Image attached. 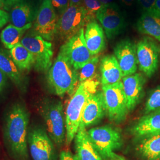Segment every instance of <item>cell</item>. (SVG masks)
I'll list each match as a JSON object with an SVG mask.
<instances>
[{
  "label": "cell",
  "instance_id": "cell-1",
  "mask_svg": "<svg viewBox=\"0 0 160 160\" xmlns=\"http://www.w3.org/2000/svg\"><path fill=\"white\" fill-rule=\"evenodd\" d=\"M28 123L27 110L20 104L14 105L7 116L5 136L9 148L17 160H29Z\"/></svg>",
  "mask_w": 160,
  "mask_h": 160
},
{
  "label": "cell",
  "instance_id": "cell-2",
  "mask_svg": "<svg viewBox=\"0 0 160 160\" xmlns=\"http://www.w3.org/2000/svg\"><path fill=\"white\" fill-rule=\"evenodd\" d=\"M99 84L97 76L80 82L71 97L65 116L67 145H69L74 139L80 127L83 109L89 98L98 91Z\"/></svg>",
  "mask_w": 160,
  "mask_h": 160
},
{
  "label": "cell",
  "instance_id": "cell-3",
  "mask_svg": "<svg viewBox=\"0 0 160 160\" xmlns=\"http://www.w3.org/2000/svg\"><path fill=\"white\" fill-rule=\"evenodd\" d=\"M79 72L69 62L62 49L60 51L48 73V82L52 91L59 97L74 92L78 82Z\"/></svg>",
  "mask_w": 160,
  "mask_h": 160
},
{
  "label": "cell",
  "instance_id": "cell-4",
  "mask_svg": "<svg viewBox=\"0 0 160 160\" xmlns=\"http://www.w3.org/2000/svg\"><path fill=\"white\" fill-rule=\"evenodd\" d=\"M92 143L103 160H109L114 151L123 145L122 134L119 129L106 125L94 128L88 131Z\"/></svg>",
  "mask_w": 160,
  "mask_h": 160
},
{
  "label": "cell",
  "instance_id": "cell-5",
  "mask_svg": "<svg viewBox=\"0 0 160 160\" xmlns=\"http://www.w3.org/2000/svg\"><path fill=\"white\" fill-rule=\"evenodd\" d=\"M102 91L109 119L118 123L123 122L129 110L122 82L102 86Z\"/></svg>",
  "mask_w": 160,
  "mask_h": 160
},
{
  "label": "cell",
  "instance_id": "cell-6",
  "mask_svg": "<svg viewBox=\"0 0 160 160\" xmlns=\"http://www.w3.org/2000/svg\"><path fill=\"white\" fill-rule=\"evenodd\" d=\"M20 43L34 58V67L39 72H46L51 67L53 49L51 42L34 32L25 35Z\"/></svg>",
  "mask_w": 160,
  "mask_h": 160
},
{
  "label": "cell",
  "instance_id": "cell-7",
  "mask_svg": "<svg viewBox=\"0 0 160 160\" xmlns=\"http://www.w3.org/2000/svg\"><path fill=\"white\" fill-rule=\"evenodd\" d=\"M42 114L49 137L58 147L62 146L66 139L62 103L61 101L47 103L43 108Z\"/></svg>",
  "mask_w": 160,
  "mask_h": 160
},
{
  "label": "cell",
  "instance_id": "cell-8",
  "mask_svg": "<svg viewBox=\"0 0 160 160\" xmlns=\"http://www.w3.org/2000/svg\"><path fill=\"white\" fill-rule=\"evenodd\" d=\"M88 23L83 6H69L58 18L56 35L68 40Z\"/></svg>",
  "mask_w": 160,
  "mask_h": 160
},
{
  "label": "cell",
  "instance_id": "cell-9",
  "mask_svg": "<svg viewBox=\"0 0 160 160\" xmlns=\"http://www.w3.org/2000/svg\"><path fill=\"white\" fill-rule=\"evenodd\" d=\"M160 54V46L152 38L145 36L138 42V66L145 76L150 78L157 71Z\"/></svg>",
  "mask_w": 160,
  "mask_h": 160
},
{
  "label": "cell",
  "instance_id": "cell-10",
  "mask_svg": "<svg viewBox=\"0 0 160 160\" xmlns=\"http://www.w3.org/2000/svg\"><path fill=\"white\" fill-rule=\"evenodd\" d=\"M58 17L50 0H43L34 20V33L44 39L52 41L56 36Z\"/></svg>",
  "mask_w": 160,
  "mask_h": 160
},
{
  "label": "cell",
  "instance_id": "cell-11",
  "mask_svg": "<svg viewBox=\"0 0 160 160\" xmlns=\"http://www.w3.org/2000/svg\"><path fill=\"white\" fill-rule=\"evenodd\" d=\"M96 18L109 39L120 34L126 27L123 13L116 4L110 3L104 6L97 12Z\"/></svg>",
  "mask_w": 160,
  "mask_h": 160
},
{
  "label": "cell",
  "instance_id": "cell-12",
  "mask_svg": "<svg viewBox=\"0 0 160 160\" xmlns=\"http://www.w3.org/2000/svg\"><path fill=\"white\" fill-rule=\"evenodd\" d=\"M69 62L76 70L82 68L94 56H92L86 45L84 28L67 40L61 47Z\"/></svg>",
  "mask_w": 160,
  "mask_h": 160
},
{
  "label": "cell",
  "instance_id": "cell-13",
  "mask_svg": "<svg viewBox=\"0 0 160 160\" xmlns=\"http://www.w3.org/2000/svg\"><path fill=\"white\" fill-rule=\"evenodd\" d=\"M28 142L33 160H54V146L45 131L41 128L32 130L29 134Z\"/></svg>",
  "mask_w": 160,
  "mask_h": 160
},
{
  "label": "cell",
  "instance_id": "cell-14",
  "mask_svg": "<svg viewBox=\"0 0 160 160\" xmlns=\"http://www.w3.org/2000/svg\"><path fill=\"white\" fill-rule=\"evenodd\" d=\"M114 53L123 77L136 73L138 69L137 44L134 42L129 39L120 40L114 47Z\"/></svg>",
  "mask_w": 160,
  "mask_h": 160
},
{
  "label": "cell",
  "instance_id": "cell-15",
  "mask_svg": "<svg viewBox=\"0 0 160 160\" xmlns=\"http://www.w3.org/2000/svg\"><path fill=\"white\" fill-rule=\"evenodd\" d=\"M106 109L102 91H97L87 102L83 109L80 125L84 127L91 126L103 119Z\"/></svg>",
  "mask_w": 160,
  "mask_h": 160
},
{
  "label": "cell",
  "instance_id": "cell-16",
  "mask_svg": "<svg viewBox=\"0 0 160 160\" xmlns=\"http://www.w3.org/2000/svg\"><path fill=\"white\" fill-rule=\"evenodd\" d=\"M145 81L146 78L141 73L136 72L122 78V82L129 112L132 111L139 103Z\"/></svg>",
  "mask_w": 160,
  "mask_h": 160
},
{
  "label": "cell",
  "instance_id": "cell-17",
  "mask_svg": "<svg viewBox=\"0 0 160 160\" xmlns=\"http://www.w3.org/2000/svg\"><path fill=\"white\" fill-rule=\"evenodd\" d=\"M74 139L76 154L80 160H103L92 143L86 127L80 125Z\"/></svg>",
  "mask_w": 160,
  "mask_h": 160
},
{
  "label": "cell",
  "instance_id": "cell-18",
  "mask_svg": "<svg viewBox=\"0 0 160 160\" xmlns=\"http://www.w3.org/2000/svg\"><path fill=\"white\" fill-rule=\"evenodd\" d=\"M86 45L92 56L103 52L106 46V36L103 28L94 20L86 25L84 32Z\"/></svg>",
  "mask_w": 160,
  "mask_h": 160
},
{
  "label": "cell",
  "instance_id": "cell-19",
  "mask_svg": "<svg viewBox=\"0 0 160 160\" xmlns=\"http://www.w3.org/2000/svg\"><path fill=\"white\" fill-rule=\"evenodd\" d=\"M131 132L138 139L160 132V110L140 118L132 127Z\"/></svg>",
  "mask_w": 160,
  "mask_h": 160
},
{
  "label": "cell",
  "instance_id": "cell-20",
  "mask_svg": "<svg viewBox=\"0 0 160 160\" xmlns=\"http://www.w3.org/2000/svg\"><path fill=\"white\" fill-rule=\"evenodd\" d=\"M100 69L102 86L119 82L123 77L119 64L113 55H107L102 58Z\"/></svg>",
  "mask_w": 160,
  "mask_h": 160
},
{
  "label": "cell",
  "instance_id": "cell-21",
  "mask_svg": "<svg viewBox=\"0 0 160 160\" xmlns=\"http://www.w3.org/2000/svg\"><path fill=\"white\" fill-rule=\"evenodd\" d=\"M138 31L160 41V12H143L137 23Z\"/></svg>",
  "mask_w": 160,
  "mask_h": 160
},
{
  "label": "cell",
  "instance_id": "cell-22",
  "mask_svg": "<svg viewBox=\"0 0 160 160\" xmlns=\"http://www.w3.org/2000/svg\"><path fill=\"white\" fill-rule=\"evenodd\" d=\"M136 146L138 154L145 160L160 159V132L139 139Z\"/></svg>",
  "mask_w": 160,
  "mask_h": 160
},
{
  "label": "cell",
  "instance_id": "cell-23",
  "mask_svg": "<svg viewBox=\"0 0 160 160\" xmlns=\"http://www.w3.org/2000/svg\"><path fill=\"white\" fill-rule=\"evenodd\" d=\"M34 12L31 6L23 1L18 2L10 9L9 20L13 26L22 28L32 24Z\"/></svg>",
  "mask_w": 160,
  "mask_h": 160
},
{
  "label": "cell",
  "instance_id": "cell-24",
  "mask_svg": "<svg viewBox=\"0 0 160 160\" xmlns=\"http://www.w3.org/2000/svg\"><path fill=\"white\" fill-rule=\"evenodd\" d=\"M10 54L18 69L30 70L34 67V58L20 42L10 49Z\"/></svg>",
  "mask_w": 160,
  "mask_h": 160
},
{
  "label": "cell",
  "instance_id": "cell-25",
  "mask_svg": "<svg viewBox=\"0 0 160 160\" xmlns=\"http://www.w3.org/2000/svg\"><path fill=\"white\" fill-rule=\"evenodd\" d=\"M32 26V24H30L24 28H19L12 24L8 25L1 32L0 39L1 42L7 49L10 50L20 42L23 38V34L28 30L31 28Z\"/></svg>",
  "mask_w": 160,
  "mask_h": 160
},
{
  "label": "cell",
  "instance_id": "cell-26",
  "mask_svg": "<svg viewBox=\"0 0 160 160\" xmlns=\"http://www.w3.org/2000/svg\"><path fill=\"white\" fill-rule=\"evenodd\" d=\"M0 70L8 77L17 85L20 86L22 82V75L16 64L6 53L0 51Z\"/></svg>",
  "mask_w": 160,
  "mask_h": 160
},
{
  "label": "cell",
  "instance_id": "cell-27",
  "mask_svg": "<svg viewBox=\"0 0 160 160\" xmlns=\"http://www.w3.org/2000/svg\"><path fill=\"white\" fill-rule=\"evenodd\" d=\"M99 62V57L98 55L94 56L89 62L80 69L78 77L79 83L87 80L92 79L96 77V69Z\"/></svg>",
  "mask_w": 160,
  "mask_h": 160
},
{
  "label": "cell",
  "instance_id": "cell-28",
  "mask_svg": "<svg viewBox=\"0 0 160 160\" xmlns=\"http://www.w3.org/2000/svg\"><path fill=\"white\" fill-rule=\"evenodd\" d=\"M160 110V86L157 87L150 94L145 106V114Z\"/></svg>",
  "mask_w": 160,
  "mask_h": 160
},
{
  "label": "cell",
  "instance_id": "cell-29",
  "mask_svg": "<svg viewBox=\"0 0 160 160\" xmlns=\"http://www.w3.org/2000/svg\"><path fill=\"white\" fill-rule=\"evenodd\" d=\"M82 6L87 11V17L88 23L96 20L97 12L103 5L98 0H83Z\"/></svg>",
  "mask_w": 160,
  "mask_h": 160
},
{
  "label": "cell",
  "instance_id": "cell-30",
  "mask_svg": "<svg viewBox=\"0 0 160 160\" xmlns=\"http://www.w3.org/2000/svg\"><path fill=\"white\" fill-rule=\"evenodd\" d=\"M52 5L61 16L68 8L70 4L69 0H50Z\"/></svg>",
  "mask_w": 160,
  "mask_h": 160
},
{
  "label": "cell",
  "instance_id": "cell-31",
  "mask_svg": "<svg viewBox=\"0 0 160 160\" xmlns=\"http://www.w3.org/2000/svg\"><path fill=\"white\" fill-rule=\"evenodd\" d=\"M155 2L156 0H138V2L143 10V12L157 10Z\"/></svg>",
  "mask_w": 160,
  "mask_h": 160
},
{
  "label": "cell",
  "instance_id": "cell-32",
  "mask_svg": "<svg viewBox=\"0 0 160 160\" xmlns=\"http://www.w3.org/2000/svg\"><path fill=\"white\" fill-rule=\"evenodd\" d=\"M59 160H80L77 154H73L69 150H63L59 156Z\"/></svg>",
  "mask_w": 160,
  "mask_h": 160
},
{
  "label": "cell",
  "instance_id": "cell-33",
  "mask_svg": "<svg viewBox=\"0 0 160 160\" xmlns=\"http://www.w3.org/2000/svg\"><path fill=\"white\" fill-rule=\"evenodd\" d=\"M9 21V14L5 10L0 9V29Z\"/></svg>",
  "mask_w": 160,
  "mask_h": 160
},
{
  "label": "cell",
  "instance_id": "cell-34",
  "mask_svg": "<svg viewBox=\"0 0 160 160\" xmlns=\"http://www.w3.org/2000/svg\"><path fill=\"white\" fill-rule=\"evenodd\" d=\"M22 1L23 0H4V8L6 10H10L13 6Z\"/></svg>",
  "mask_w": 160,
  "mask_h": 160
},
{
  "label": "cell",
  "instance_id": "cell-35",
  "mask_svg": "<svg viewBox=\"0 0 160 160\" xmlns=\"http://www.w3.org/2000/svg\"><path fill=\"white\" fill-rule=\"evenodd\" d=\"M6 76L7 75L2 71H1L0 70V92L1 91L2 88H3V87L5 85L6 79H7Z\"/></svg>",
  "mask_w": 160,
  "mask_h": 160
},
{
  "label": "cell",
  "instance_id": "cell-36",
  "mask_svg": "<svg viewBox=\"0 0 160 160\" xmlns=\"http://www.w3.org/2000/svg\"><path fill=\"white\" fill-rule=\"evenodd\" d=\"M83 0H69L70 6H82Z\"/></svg>",
  "mask_w": 160,
  "mask_h": 160
},
{
  "label": "cell",
  "instance_id": "cell-37",
  "mask_svg": "<svg viewBox=\"0 0 160 160\" xmlns=\"http://www.w3.org/2000/svg\"><path fill=\"white\" fill-rule=\"evenodd\" d=\"M109 160H126L124 157L114 153Z\"/></svg>",
  "mask_w": 160,
  "mask_h": 160
},
{
  "label": "cell",
  "instance_id": "cell-38",
  "mask_svg": "<svg viewBox=\"0 0 160 160\" xmlns=\"http://www.w3.org/2000/svg\"><path fill=\"white\" fill-rule=\"evenodd\" d=\"M123 4L126 6H131L135 0H120Z\"/></svg>",
  "mask_w": 160,
  "mask_h": 160
},
{
  "label": "cell",
  "instance_id": "cell-39",
  "mask_svg": "<svg viewBox=\"0 0 160 160\" xmlns=\"http://www.w3.org/2000/svg\"><path fill=\"white\" fill-rule=\"evenodd\" d=\"M98 1L103 4V6L110 4L113 1V0H98Z\"/></svg>",
  "mask_w": 160,
  "mask_h": 160
},
{
  "label": "cell",
  "instance_id": "cell-40",
  "mask_svg": "<svg viewBox=\"0 0 160 160\" xmlns=\"http://www.w3.org/2000/svg\"><path fill=\"white\" fill-rule=\"evenodd\" d=\"M155 7H156L157 9L160 12V0H156Z\"/></svg>",
  "mask_w": 160,
  "mask_h": 160
},
{
  "label": "cell",
  "instance_id": "cell-41",
  "mask_svg": "<svg viewBox=\"0 0 160 160\" xmlns=\"http://www.w3.org/2000/svg\"><path fill=\"white\" fill-rule=\"evenodd\" d=\"M4 0H0V9L4 8Z\"/></svg>",
  "mask_w": 160,
  "mask_h": 160
},
{
  "label": "cell",
  "instance_id": "cell-42",
  "mask_svg": "<svg viewBox=\"0 0 160 160\" xmlns=\"http://www.w3.org/2000/svg\"></svg>",
  "mask_w": 160,
  "mask_h": 160
}]
</instances>
